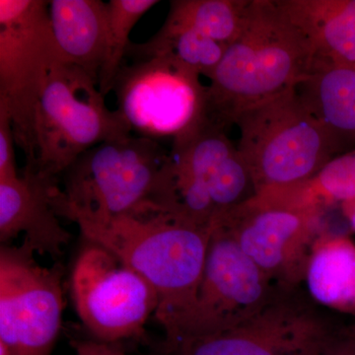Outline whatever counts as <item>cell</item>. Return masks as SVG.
<instances>
[{
	"label": "cell",
	"instance_id": "3957f363",
	"mask_svg": "<svg viewBox=\"0 0 355 355\" xmlns=\"http://www.w3.org/2000/svg\"><path fill=\"white\" fill-rule=\"evenodd\" d=\"M169 155L158 140L139 135L102 142L65 170L53 207L72 222L172 214Z\"/></svg>",
	"mask_w": 355,
	"mask_h": 355
},
{
	"label": "cell",
	"instance_id": "4fadbf2b",
	"mask_svg": "<svg viewBox=\"0 0 355 355\" xmlns=\"http://www.w3.org/2000/svg\"><path fill=\"white\" fill-rule=\"evenodd\" d=\"M301 289L279 288L261 312L230 330L164 343V355H300L338 321Z\"/></svg>",
	"mask_w": 355,
	"mask_h": 355
},
{
	"label": "cell",
	"instance_id": "7a4b0ae2",
	"mask_svg": "<svg viewBox=\"0 0 355 355\" xmlns=\"http://www.w3.org/2000/svg\"><path fill=\"white\" fill-rule=\"evenodd\" d=\"M312 69L307 43L275 0H249L241 33L209 77L207 119L227 130L245 112L297 88Z\"/></svg>",
	"mask_w": 355,
	"mask_h": 355
},
{
	"label": "cell",
	"instance_id": "5bb4252c",
	"mask_svg": "<svg viewBox=\"0 0 355 355\" xmlns=\"http://www.w3.org/2000/svg\"><path fill=\"white\" fill-rule=\"evenodd\" d=\"M57 177L26 167L22 175L0 180V242L24 234L23 242L35 254L58 258L69 244L55 207Z\"/></svg>",
	"mask_w": 355,
	"mask_h": 355
},
{
	"label": "cell",
	"instance_id": "8fae6325",
	"mask_svg": "<svg viewBox=\"0 0 355 355\" xmlns=\"http://www.w3.org/2000/svg\"><path fill=\"white\" fill-rule=\"evenodd\" d=\"M25 244L0 249V343L11 355H51L62 329V270Z\"/></svg>",
	"mask_w": 355,
	"mask_h": 355
},
{
	"label": "cell",
	"instance_id": "ba28073f",
	"mask_svg": "<svg viewBox=\"0 0 355 355\" xmlns=\"http://www.w3.org/2000/svg\"><path fill=\"white\" fill-rule=\"evenodd\" d=\"M112 91L116 111L139 137L174 144L209 120L207 86L200 74L170 58H139L123 65Z\"/></svg>",
	"mask_w": 355,
	"mask_h": 355
},
{
	"label": "cell",
	"instance_id": "603a6c76",
	"mask_svg": "<svg viewBox=\"0 0 355 355\" xmlns=\"http://www.w3.org/2000/svg\"><path fill=\"white\" fill-rule=\"evenodd\" d=\"M300 355H355V317L338 320Z\"/></svg>",
	"mask_w": 355,
	"mask_h": 355
},
{
	"label": "cell",
	"instance_id": "9a60e30c",
	"mask_svg": "<svg viewBox=\"0 0 355 355\" xmlns=\"http://www.w3.org/2000/svg\"><path fill=\"white\" fill-rule=\"evenodd\" d=\"M275 3L307 43L312 70L354 64L355 0H275Z\"/></svg>",
	"mask_w": 355,
	"mask_h": 355
},
{
	"label": "cell",
	"instance_id": "44dd1931",
	"mask_svg": "<svg viewBox=\"0 0 355 355\" xmlns=\"http://www.w3.org/2000/svg\"><path fill=\"white\" fill-rule=\"evenodd\" d=\"M249 0H174L167 19L228 46L241 33Z\"/></svg>",
	"mask_w": 355,
	"mask_h": 355
},
{
	"label": "cell",
	"instance_id": "8992f818",
	"mask_svg": "<svg viewBox=\"0 0 355 355\" xmlns=\"http://www.w3.org/2000/svg\"><path fill=\"white\" fill-rule=\"evenodd\" d=\"M58 62L49 1L0 0V106L9 114L26 167L36 160L37 110Z\"/></svg>",
	"mask_w": 355,
	"mask_h": 355
},
{
	"label": "cell",
	"instance_id": "e0dca14e",
	"mask_svg": "<svg viewBox=\"0 0 355 355\" xmlns=\"http://www.w3.org/2000/svg\"><path fill=\"white\" fill-rule=\"evenodd\" d=\"M305 291L324 309L355 317V242L327 231L313 244L306 266Z\"/></svg>",
	"mask_w": 355,
	"mask_h": 355
},
{
	"label": "cell",
	"instance_id": "7402d4cb",
	"mask_svg": "<svg viewBox=\"0 0 355 355\" xmlns=\"http://www.w3.org/2000/svg\"><path fill=\"white\" fill-rule=\"evenodd\" d=\"M157 3V0H111L107 3L108 46L106 60L98 79V87L103 95L106 96L112 91L123 67L133 27Z\"/></svg>",
	"mask_w": 355,
	"mask_h": 355
},
{
	"label": "cell",
	"instance_id": "ffe728a7",
	"mask_svg": "<svg viewBox=\"0 0 355 355\" xmlns=\"http://www.w3.org/2000/svg\"><path fill=\"white\" fill-rule=\"evenodd\" d=\"M295 207L327 211L355 198V148L331 159L323 169L305 183L261 191Z\"/></svg>",
	"mask_w": 355,
	"mask_h": 355
},
{
	"label": "cell",
	"instance_id": "6da1fadb",
	"mask_svg": "<svg viewBox=\"0 0 355 355\" xmlns=\"http://www.w3.org/2000/svg\"><path fill=\"white\" fill-rule=\"evenodd\" d=\"M73 222L89 242L108 250L155 288L156 320L165 340H173L195 305L214 229L169 212Z\"/></svg>",
	"mask_w": 355,
	"mask_h": 355
},
{
	"label": "cell",
	"instance_id": "484cf974",
	"mask_svg": "<svg viewBox=\"0 0 355 355\" xmlns=\"http://www.w3.org/2000/svg\"><path fill=\"white\" fill-rule=\"evenodd\" d=\"M340 207H342L343 216L349 223L350 230L355 233V198L349 202L343 203Z\"/></svg>",
	"mask_w": 355,
	"mask_h": 355
},
{
	"label": "cell",
	"instance_id": "9c48e42d",
	"mask_svg": "<svg viewBox=\"0 0 355 355\" xmlns=\"http://www.w3.org/2000/svg\"><path fill=\"white\" fill-rule=\"evenodd\" d=\"M324 214L258 193L216 227L226 229L275 286L294 291L304 282L311 249L324 230Z\"/></svg>",
	"mask_w": 355,
	"mask_h": 355
},
{
	"label": "cell",
	"instance_id": "7c38bea8",
	"mask_svg": "<svg viewBox=\"0 0 355 355\" xmlns=\"http://www.w3.org/2000/svg\"><path fill=\"white\" fill-rule=\"evenodd\" d=\"M279 291L232 235L216 226L210 238L195 305L176 336L165 343L235 328L261 312Z\"/></svg>",
	"mask_w": 355,
	"mask_h": 355
},
{
	"label": "cell",
	"instance_id": "52a82bcc",
	"mask_svg": "<svg viewBox=\"0 0 355 355\" xmlns=\"http://www.w3.org/2000/svg\"><path fill=\"white\" fill-rule=\"evenodd\" d=\"M169 153L173 210L200 227L214 229L257 193L251 171L227 130L209 120L191 137L172 144Z\"/></svg>",
	"mask_w": 355,
	"mask_h": 355
},
{
	"label": "cell",
	"instance_id": "d4e9b609",
	"mask_svg": "<svg viewBox=\"0 0 355 355\" xmlns=\"http://www.w3.org/2000/svg\"><path fill=\"white\" fill-rule=\"evenodd\" d=\"M76 355H125L119 343L99 342L97 340L71 342Z\"/></svg>",
	"mask_w": 355,
	"mask_h": 355
},
{
	"label": "cell",
	"instance_id": "2e32d148",
	"mask_svg": "<svg viewBox=\"0 0 355 355\" xmlns=\"http://www.w3.org/2000/svg\"><path fill=\"white\" fill-rule=\"evenodd\" d=\"M49 16L58 60L98 83L108 46L107 3L101 0H51Z\"/></svg>",
	"mask_w": 355,
	"mask_h": 355
},
{
	"label": "cell",
	"instance_id": "cb8c5ba5",
	"mask_svg": "<svg viewBox=\"0 0 355 355\" xmlns=\"http://www.w3.org/2000/svg\"><path fill=\"white\" fill-rule=\"evenodd\" d=\"M16 140L12 123L4 107L0 106V180L17 177Z\"/></svg>",
	"mask_w": 355,
	"mask_h": 355
},
{
	"label": "cell",
	"instance_id": "277c9868",
	"mask_svg": "<svg viewBox=\"0 0 355 355\" xmlns=\"http://www.w3.org/2000/svg\"><path fill=\"white\" fill-rule=\"evenodd\" d=\"M237 147L257 193L305 183L347 148L311 113L297 88L241 114Z\"/></svg>",
	"mask_w": 355,
	"mask_h": 355
},
{
	"label": "cell",
	"instance_id": "5b68a950",
	"mask_svg": "<svg viewBox=\"0 0 355 355\" xmlns=\"http://www.w3.org/2000/svg\"><path fill=\"white\" fill-rule=\"evenodd\" d=\"M130 135L120 113L107 108L94 79L60 62L49 76L37 110L36 160L30 168L57 177L92 147Z\"/></svg>",
	"mask_w": 355,
	"mask_h": 355
},
{
	"label": "cell",
	"instance_id": "4316f807",
	"mask_svg": "<svg viewBox=\"0 0 355 355\" xmlns=\"http://www.w3.org/2000/svg\"><path fill=\"white\" fill-rule=\"evenodd\" d=\"M0 355H11L6 345L2 343H0Z\"/></svg>",
	"mask_w": 355,
	"mask_h": 355
},
{
	"label": "cell",
	"instance_id": "d6986e66",
	"mask_svg": "<svg viewBox=\"0 0 355 355\" xmlns=\"http://www.w3.org/2000/svg\"><path fill=\"white\" fill-rule=\"evenodd\" d=\"M227 46L218 43L190 26L166 19L155 36L139 44H130L128 53L135 58L161 55L176 60L187 69L209 79Z\"/></svg>",
	"mask_w": 355,
	"mask_h": 355
},
{
	"label": "cell",
	"instance_id": "30bf717a",
	"mask_svg": "<svg viewBox=\"0 0 355 355\" xmlns=\"http://www.w3.org/2000/svg\"><path fill=\"white\" fill-rule=\"evenodd\" d=\"M71 293L84 326L103 343L139 336L159 305L157 292L144 277L93 243L77 258Z\"/></svg>",
	"mask_w": 355,
	"mask_h": 355
},
{
	"label": "cell",
	"instance_id": "ac0fdd59",
	"mask_svg": "<svg viewBox=\"0 0 355 355\" xmlns=\"http://www.w3.org/2000/svg\"><path fill=\"white\" fill-rule=\"evenodd\" d=\"M297 91L311 113L347 150L355 146V62L316 67Z\"/></svg>",
	"mask_w": 355,
	"mask_h": 355
}]
</instances>
